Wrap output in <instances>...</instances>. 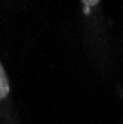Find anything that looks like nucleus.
Masks as SVG:
<instances>
[{
    "instance_id": "nucleus-1",
    "label": "nucleus",
    "mask_w": 123,
    "mask_h": 124,
    "mask_svg": "<svg viewBox=\"0 0 123 124\" xmlns=\"http://www.w3.org/2000/svg\"><path fill=\"white\" fill-rule=\"evenodd\" d=\"M10 93V84H9V78L6 75L5 67L3 64L0 62V101H3L9 96Z\"/></svg>"
}]
</instances>
